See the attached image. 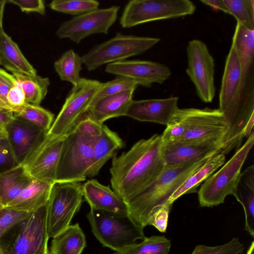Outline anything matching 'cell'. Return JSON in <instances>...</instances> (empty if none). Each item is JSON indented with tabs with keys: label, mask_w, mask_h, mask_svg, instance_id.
I'll list each match as a JSON object with an SVG mask.
<instances>
[{
	"label": "cell",
	"mask_w": 254,
	"mask_h": 254,
	"mask_svg": "<svg viewBox=\"0 0 254 254\" xmlns=\"http://www.w3.org/2000/svg\"><path fill=\"white\" fill-rule=\"evenodd\" d=\"M161 135L155 134L136 142L127 152L112 157L110 169L113 190L126 203L151 185L166 164L161 152Z\"/></svg>",
	"instance_id": "1"
},
{
	"label": "cell",
	"mask_w": 254,
	"mask_h": 254,
	"mask_svg": "<svg viewBox=\"0 0 254 254\" xmlns=\"http://www.w3.org/2000/svg\"><path fill=\"white\" fill-rule=\"evenodd\" d=\"M214 156L210 155L181 165H166L151 185L126 202L129 216L143 229L147 225H150L155 213L162 206H170L168 202L174 192L190 175Z\"/></svg>",
	"instance_id": "2"
},
{
	"label": "cell",
	"mask_w": 254,
	"mask_h": 254,
	"mask_svg": "<svg viewBox=\"0 0 254 254\" xmlns=\"http://www.w3.org/2000/svg\"><path fill=\"white\" fill-rule=\"evenodd\" d=\"M47 213L48 203L6 232L0 238L2 254H46Z\"/></svg>",
	"instance_id": "3"
},
{
	"label": "cell",
	"mask_w": 254,
	"mask_h": 254,
	"mask_svg": "<svg viewBox=\"0 0 254 254\" xmlns=\"http://www.w3.org/2000/svg\"><path fill=\"white\" fill-rule=\"evenodd\" d=\"M86 217L92 232L103 247L119 252L143 240V229L129 215H122L90 208Z\"/></svg>",
	"instance_id": "4"
},
{
	"label": "cell",
	"mask_w": 254,
	"mask_h": 254,
	"mask_svg": "<svg viewBox=\"0 0 254 254\" xmlns=\"http://www.w3.org/2000/svg\"><path fill=\"white\" fill-rule=\"evenodd\" d=\"M254 143L252 131L246 141L217 172L210 176L198 191L201 207H212L223 203L227 196H235L242 168Z\"/></svg>",
	"instance_id": "5"
},
{
	"label": "cell",
	"mask_w": 254,
	"mask_h": 254,
	"mask_svg": "<svg viewBox=\"0 0 254 254\" xmlns=\"http://www.w3.org/2000/svg\"><path fill=\"white\" fill-rule=\"evenodd\" d=\"M160 40L157 38L118 33L83 55V64L88 70L92 71L104 64L126 61L128 58L144 53Z\"/></svg>",
	"instance_id": "6"
},
{
	"label": "cell",
	"mask_w": 254,
	"mask_h": 254,
	"mask_svg": "<svg viewBox=\"0 0 254 254\" xmlns=\"http://www.w3.org/2000/svg\"><path fill=\"white\" fill-rule=\"evenodd\" d=\"M95 138L84 136L74 128L65 135L56 183H79L86 180Z\"/></svg>",
	"instance_id": "7"
},
{
	"label": "cell",
	"mask_w": 254,
	"mask_h": 254,
	"mask_svg": "<svg viewBox=\"0 0 254 254\" xmlns=\"http://www.w3.org/2000/svg\"><path fill=\"white\" fill-rule=\"evenodd\" d=\"M103 82L81 78L72 86L47 135L53 137L66 135L87 113Z\"/></svg>",
	"instance_id": "8"
},
{
	"label": "cell",
	"mask_w": 254,
	"mask_h": 254,
	"mask_svg": "<svg viewBox=\"0 0 254 254\" xmlns=\"http://www.w3.org/2000/svg\"><path fill=\"white\" fill-rule=\"evenodd\" d=\"M195 6L189 0H131L123 10L120 23L131 28L144 23L192 14Z\"/></svg>",
	"instance_id": "9"
},
{
	"label": "cell",
	"mask_w": 254,
	"mask_h": 254,
	"mask_svg": "<svg viewBox=\"0 0 254 254\" xmlns=\"http://www.w3.org/2000/svg\"><path fill=\"white\" fill-rule=\"evenodd\" d=\"M80 183H55L48 201L47 231L49 238L65 230L83 201Z\"/></svg>",
	"instance_id": "10"
},
{
	"label": "cell",
	"mask_w": 254,
	"mask_h": 254,
	"mask_svg": "<svg viewBox=\"0 0 254 254\" xmlns=\"http://www.w3.org/2000/svg\"><path fill=\"white\" fill-rule=\"evenodd\" d=\"M176 113L185 132L178 140L186 142L223 141L228 130V123L219 109H178Z\"/></svg>",
	"instance_id": "11"
},
{
	"label": "cell",
	"mask_w": 254,
	"mask_h": 254,
	"mask_svg": "<svg viewBox=\"0 0 254 254\" xmlns=\"http://www.w3.org/2000/svg\"><path fill=\"white\" fill-rule=\"evenodd\" d=\"M187 52L188 66L186 72L199 98L205 103H210L216 91L214 60L205 44L199 40L189 41Z\"/></svg>",
	"instance_id": "12"
},
{
	"label": "cell",
	"mask_w": 254,
	"mask_h": 254,
	"mask_svg": "<svg viewBox=\"0 0 254 254\" xmlns=\"http://www.w3.org/2000/svg\"><path fill=\"white\" fill-rule=\"evenodd\" d=\"M120 8L114 5L75 16L61 24L56 35L60 39L68 38L78 44L91 35L107 34L117 20Z\"/></svg>",
	"instance_id": "13"
},
{
	"label": "cell",
	"mask_w": 254,
	"mask_h": 254,
	"mask_svg": "<svg viewBox=\"0 0 254 254\" xmlns=\"http://www.w3.org/2000/svg\"><path fill=\"white\" fill-rule=\"evenodd\" d=\"M65 135L53 137L47 134L43 142L33 152L23 165L33 179L53 185Z\"/></svg>",
	"instance_id": "14"
},
{
	"label": "cell",
	"mask_w": 254,
	"mask_h": 254,
	"mask_svg": "<svg viewBox=\"0 0 254 254\" xmlns=\"http://www.w3.org/2000/svg\"><path fill=\"white\" fill-rule=\"evenodd\" d=\"M7 138L18 164L23 165L43 142L47 132L21 118H15L5 127Z\"/></svg>",
	"instance_id": "15"
},
{
	"label": "cell",
	"mask_w": 254,
	"mask_h": 254,
	"mask_svg": "<svg viewBox=\"0 0 254 254\" xmlns=\"http://www.w3.org/2000/svg\"><path fill=\"white\" fill-rule=\"evenodd\" d=\"M105 71L128 77L139 85L150 87L152 84H162L171 76L170 68L165 64L149 61H124L109 64Z\"/></svg>",
	"instance_id": "16"
},
{
	"label": "cell",
	"mask_w": 254,
	"mask_h": 254,
	"mask_svg": "<svg viewBox=\"0 0 254 254\" xmlns=\"http://www.w3.org/2000/svg\"><path fill=\"white\" fill-rule=\"evenodd\" d=\"M222 141L186 142L175 140L162 143L161 152L166 165L192 163L220 153Z\"/></svg>",
	"instance_id": "17"
},
{
	"label": "cell",
	"mask_w": 254,
	"mask_h": 254,
	"mask_svg": "<svg viewBox=\"0 0 254 254\" xmlns=\"http://www.w3.org/2000/svg\"><path fill=\"white\" fill-rule=\"evenodd\" d=\"M178 97L132 100L126 116L141 122L167 126L178 109Z\"/></svg>",
	"instance_id": "18"
},
{
	"label": "cell",
	"mask_w": 254,
	"mask_h": 254,
	"mask_svg": "<svg viewBox=\"0 0 254 254\" xmlns=\"http://www.w3.org/2000/svg\"><path fill=\"white\" fill-rule=\"evenodd\" d=\"M84 199L90 208L122 215H128L126 203L110 187L96 180H88L82 185Z\"/></svg>",
	"instance_id": "19"
},
{
	"label": "cell",
	"mask_w": 254,
	"mask_h": 254,
	"mask_svg": "<svg viewBox=\"0 0 254 254\" xmlns=\"http://www.w3.org/2000/svg\"><path fill=\"white\" fill-rule=\"evenodd\" d=\"M232 43L239 58L244 90L248 94L253 93L254 30H249L237 22Z\"/></svg>",
	"instance_id": "20"
},
{
	"label": "cell",
	"mask_w": 254,
	"mask_h": 254,
	"mask_svg": "<svg viewBox=\"0 0 254 254\" xmlns=\"http://www.w3.org/2000/svg\"><path fill=\"white\" fill-rule=\"evenodd\" d=\"M134 90L129 89L101 98L91 104L87 113L102 124L110 119L126 116Z\"/></svg>",
	"instance_id": "21"
},
{
	"label": "cell",
	"mask_w": 254,
	"mask_h": 254,
	"mask_svg": "<svg viewBox=\"0 0 254 254\" xmlns=\"http://www.w3.org/2000/svg\"><path fill=\"white\" fill-rule=\"evenodd\" d=\"M52 186L33 179L30 184L5 207L29 213L36 211L48 203Z\"/></svg>",
	"instance_id": "22"
},
{
	"label": "cell",
	"mask_w": 254,
	"mask_h": 254,
	"mask_svg": "<svg viewBox=\"0 0 254 254\" xmlns=\"http://www.w3.org/2000/svg\"><path fill=\"white\" fill-rule=\"evenodd\" d=\"M124 146V142L119 135L104 125L102 134L95 139L92 163L87 177L92 178L98 175L108 160Z\"/></svg>",
	"instance_id": "23"
},
{
	"label": "cell",
	"mask_w": 254,
	"mask_h": 254,
	"mask_svg": "<svg viewBox=\"0 0 254 254\" xmlns=\"http://www.w3.org/2000/svg\"><path fill=\"white\" fill-rule=\"evenodd\" d=\"M235 198L242 205L245 216V230L254 237V165L249 166L238 179Z\"/></svg>",
	"instance_id": "24"
},
{
	"label": "cell",
	"mask_w": 254,
	"mask_h": 254,
	"mask_svg": "<svg viewBox=\"0 0 254 254\" xmlns=\"http://www.w3.org/2000/svg\"><path fill=\"white\" fill-rule=\"evenodd\" d=\"M0 63L12 73L37 74L36 69L25 58L17 44L4 31L0 38Z\"/></svg>",
	"instance_id": "25"
},
{
	"label": "cell",
	"mask_w": 254,
	"mask_h": 254,
	"mask_svg": "<svg viewBox=\"0 0 254 254\" xmlns=\"http://www.w3.org/2000/svg\"><path fill=\"white\" fill-rule=\"evenodd\" d=\"M33 179L22 164L0 174L1 206L5 207L14 200Z\"/></svg>",
	"instance_id": "26"
},
{
	"label": "cell",
	"mask_w": 254,
	"mask_h": 254,
	"mask_svg": "<svg viewBox=\"0 0 254 254\" xmlns=\"http://www.w3.org/2000/svg\"><path fill=\"white\" fill-rule=\"evenodd\" d=\"M86 245L85 236L77 223L53 238L49 251L52 254H81Z\"/></svg>",
	"instance_id": "27"
},
{
	"label": "cell",
	"mask_w": 254,
	"mask_h": 254,
	"mask_svg": "<svg viewBox=\"0 0 254 254\" xmlns=\"http://www.w3.org/2000/svg\"><path fill=\"white\" fill-rule=\"evenodd\" d=\"M225 161V156L221 153L212 157L190 175L174 192L169 199L168 205L172 207L174 201L182 195L186 193L195 192L198 185L205 181L215 170L221 166Z\"/></svg>",
	"instance_id": "28"
},
{
	"label": "cell",
	"mask_w": 254,
	"mask_h": 254,
	"mask_svg": "<svg viewBox=\"0 0 254 254\" xmlns=\"http://www.w3.org/2000/svg\"><path fill=\"white\" fill-rule=\"evenodd\" d=\"M19 85L23 90L27 103L40 105L47 95L50 84L49 78L13 73Z\"/></svg>",
	"instance_id": "29"
},
{
	"label": "cell",
	"mask_w": 254,
	"mask_h": 254,
	"mask_svg": "<svg viewBox=\"0 0 254 254\" xmlns=\"http://www.w3.org/2000/svg\"><path fill=\"white\" fill-rule=\"evenodd\" d=\"M83 62L81 57L72 49L64 52L54 63V68L63 81L76 85L80 80V72Z\"/></svg>",
	"instance_id": "30"
},
{
	"label": "cell",
	"mask_w": 254,
	"mask_h": 254,
	"mask_svg": "<svg viewBox=\"0 0 254 254\" xmlns=\"http://www.w3.org/2000/svg\"><path fill=\"white\" fill-rule=\"evenodd\" d=\"M171 241L164 236L145 237L142 242L132 245L116 254H168Z\"/></svg>",
	"instance_id": "31"
},
{
	"label": "cell",
	"mask_w": 254,
	"mask_h": 254,
	"mask_svg": "<svg viewBox=\"0 0 254 254\" xmlns=\"http://www.w3.org/2000/svg\"><path fill=\"white\" fill-rule=\"evenodd\" d=\"M14 113L15 117L26 120L47 132L54 121V115L51 112L41 107L26 103L19 108Z\"/></svg>",
	"instance_id": "32"
},
{
	"label": "cell",
	"mask_w": 254,
	"mask_h": 254,
	"mask_svg": "<svg viewBox=\"0 0 254 254\" xmlns=\"http://www.w3.org/2000/svg\"><path fill=\"white\" fill-rule=\"evenodd\" d=\"M230 14L246 28L254 30V0H223Z\"/></svg>",
	"instance_id": "33"
},
{
	"label": "cell",
	"mask_w": 254,
	"mask_h": 254,
	"mask_svg": "<svg viewBox=\"0 0 254 254\" xmlns=\"http://www.w3.org/2000/svg\"><path fill=\"white\" fill-rule=\"evenodd\" d=\"M99 5L95 0H53L49 5L53 10L76 16L98 9Z\"/></svg>",
	"instance_id": "34"
},
{
	"label": "cell",
	"mask_w": 254,
	"mask_h": 254,
	"mask_svg": "<svg viewBox=\"0 0 254 254\" xmlns=\"http://www.w3.org/2000/svg\"><path fill=\"white\" fill-rule=\"evenodd\" d=\"M137 85V83L133 80L127 77L118 75L113 80L103 83L92 103L107 96L129 89H135Z\"/></svg>",
	"instance_id": "35"
},
{
	"label": "cell",
	"mask_w": 254,
	"mask_h": 254,
	"mask_svg": "<svg viewBox=\"0 0 254 254\" xmlns=\"http://www.w3.org/2000/svg\"><path fill=\"white\" fill-rule=\"evenodd\" d=\"M244 250L243 244L238 238L234 237L229 242L221 245H197L191 254H240Z\"/></svg>",
	"instance_id": "36"
},
{
	"label": "cell",
	"mask_w": 254,
	"mask_h": 254,
	"mask_svg": "<svg viewBox=\"0 0 254 254\" xmlns=\"http://www.w3.org/2000/svg\"><path fill=\"white\" fill-rule=\"evenodd\" d=\"M31 213L0 207V238L14 226L27 218Z\"/></svg>",
	"instance_id": "37"
},
{
	"label": "cell",
	"mask_w": 254,
	"mask_h": 254,
	"mask_svg": "<svg viewBox=\"0 0 254 254\" xmlns=\"http://www.w3.org/2000/svg\"><path fill=\"white\" fill-rule=\"evenodd\" d=\"M103 125L86 113L77 123L74 129L84 136L97 138L102 134Z\"/></svg>",
	"instance_id": "38"
},
{
	"label": "cell",
	"mask_w": 254,
	"mask_h": 254,
	"mask_svg": "<svg viewBox=\"0 0 254 254\" xmlns=\"http://www.w3.org/2000/svg\"><path fill=\"white\" fill-rule=\"evenodd\" d=\"M17 83L18 82L13 74L0 68V111L13 112L12 108L7 102L6 97L9 90Z\"/></svg>",
	"instance_id": "39"
},
{
	"label": "cell",
	"mask_w": 254,
	"mask_h": 254,
	"mask_svg": "<svg viewBox=\"0 0 254 254\" xmlns=\"http://www.w3.org/2000/svg\"><path fill=\"white\" fill-rule=\"evenodd\" d=\"M7 138H0V174L18 165Z\"/></svg>",
	"instance_id": "40"
},
{
	"label": "cell",
	"mask_w": 254,
	"mask_h": 254,
	"mask_svg": "<svg viewBox=\"0 0 254 254\" xmlns=\"http://www.w3.org/2000/svg\"><path fill=\"white\" fill-rule=\"evenodd\" d=\"M7 2L18 6L26 13L37 12L44 15L46 12L45 1L42 0H6Z\"/></svg>",
	"instance_id": "41"
},
{
	"label": "cell",
	"mask_w": 254,
	"mask_h": 254,
	"mask_svg": "<svg viewBox=\"0 0 254 254\" xmlns=\"http://www.w3.org/2000/svg\"><path fill=\"white\" fill-rule=\"evenodd\" d=\"M6 100L13 113L26 103L25 94L18 83L9 90Z\"/></svg>",
	"instance_id": "42"
},
{
	"label": "cell",
	"mask_w": 254,
	"mask_h": 254,
	"mask_svg": "<svg viewBox=\"0 0 254 254\" xmlns=\"http://www.w3.org/2000/svg\"><path fill=\"white\" fill-rule=\"evenodd\" d=\"M171 207L163 206L160 208L154 214L150 225L155 227L162 233L166 231L168 226L169 214Z\"/></svg>",
	"instance_id": "43"
},
{
	"label": "cell",
	"mask_w": 254,
	"mask_h": 254,
	"mask_svg": "<svg viewBox=\"0 0 254 254\" xmlns=\"http://www.w3.org/2000/svg\"><path fill=\"white\" fill-rule=\"evenodd\" d=\"M200 1L215 9L230 14L229 9L223 0H201Z\"/></svg>",
	"instance_id": "44"
},
{
	"label": "cell",
	"mask_w": 254,
	"mask_h": 254,
	"mask_svg": "<svg viewBox=\"0 0 254 254\" xmlns=\"http://www.w3.org/2000/svg\"><path fill=\"white\" fill-rule=\"evenodd\" d=\"M15 118L14 113L12 112L1 111H0V126L5 128Z\"/></svg>",
	"instance_id": "45"
},
{
	"label": "cell",
	"mask_w": 254,
	"mask_h": 254,
	"mask_svg": "<svg viewBox=\"0 0 254 254\" xmlns=\"http://www.w3.org/2000/svg\"><path fill=\"white\" fill-rule=\"evenodd\" d=\"M6 3V0H0V38L4 32L2 22L4 7Z\"/></svg>",
	"instance_id": "46"
},
{
	"label": "cell",
	"mask_w": 254,
	"mask_h": 254,
	"mask_svg": "<svg viewBox=\"0 0 254 254\" xmlns=\"http://www.w3.org/2000/svg\"><path fill=\"white\" fill-rule=\"evenodd\" d=\"M0 138H7V133L4 127L0 126Z\"/></svg>",
	"instance_id": "47"
},
{
	"label": "cell",
	"mask_w": 254,
	"mask_h": 254,
	"mask_svg": "<svg viewBox=\"0 0 254 254\" xmlns=\"http://www.w3.org/2000/svg\"><path fill=\"white\" fill-rule=\"evenodd\" d=\"M246 254H254V241L252 242Z\"/></svg>",
	"instance_id": "48"
},
{
	"label": "cell",
	"mask_w": 254,
	"mask_h": 254,
	"mask_svg": "<svg viewBox=\"0 0 254 254\" xmlns=\"http://www.w3.org/2000/svg\"><path fill=\"white\" fill-rule=\"evenodd\" d=\"M46 254H52L51 252H50L49 250H48Z\"/></svg>",
	"instance_id": "49"
},
{
	"label": "cell",
	"mask_w": 254,
	"mask_h": 254,
	"mask_svg": "<svg viewBox=\"0 0 254 254\" xmlns=\"http://www.w3.org/2000/svg\"><path fill=\"white\" fill-rule=\"evenodd\" d=\"M0 254H3L2 253V251L1 250L0 248Z\"/></svg>",
	"instance_id": "50"
},
{
	"label": "cell",
	"mask_w": 254,
	"mask_h": 254,
	"mask_svg": "<svg viewBox=\"0 0 254 254\" xmlns=\"http://www.w3.org/2000/svg\"><path fill=\"white\" fill-rule=\"evenodd\" d=\"M2 206H1V205L0 204V207H1Z\"/></svg>",
	"instance_id": "51"
},
{
	"label": "cell",
	"mask_w": 254,
	"mask_h": 254,
	"mask_svg": "<svg viewBox=\"0 0 254 254\" xmlns=\"http://www.w3.org/2000/svg\"></svg>",
	"instance_id": "52"
}]
</instances>
